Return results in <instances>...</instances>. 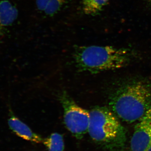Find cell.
Returning <instances> with one entry per match:
<instances>
[{"label": "cell", "instance_id": "6da1fadb", "mask_svg": "<svg viewBox=\"0 0 151 151\" xmlns=\"http://www.w3.org/2000/svg\"><path fill=\"white\" fill-rule=\"evenodd\" d=\"M110 105L122 121L129 123L139 121L151 106V87L142 81L123 85L111 96Z\"/></svg>", "mask_w": 151, "mask_h": 151}, {"label": "cell", "instance_id": "7a4b0ae2", "mask_svg": "<svg viewBox=\"0 0 151 151\" xmlns=\"http://www.w3.org/2000/svg\"><path fill=\"white\" fill-rule=\"evenodd\" d=\"M130 50L111 46L78 47L74 58L79 70L97 73L125 67L134 57Z\"/></svg>", "mask_w": 151, "mask_h": 151}, {"label": "cell", "instance_id": "3957f363", "mask_svg": "<svg viewBox=\"0 0 151 151\" xmlns=\"http://www.w3.org/2000/svg\"><path fill=\"white\" fill-rule=\"evenodd\" d=\"M88 132L95 143L108 150L120 151L125 145V128L113 111L106 107L97 106L89 111Z\"/></svg>", "mask_w": 151, "mask_h": 151}, {"label": "cell", "instance_id": "277c9868", "mask_svg": "<svg viewBox=\"0 0 151 151\" xmlns=\"http://www.w3.org/2000/svg\"><path fill=\"white\" fill-rule=\"evenodd\" d=\"M64 110V122L68 131L76 139H81L88 132L89 112L78 106L65 92L60 97Z\"/></svg>", "mask_w": 151, "mask_h": 151}, {"label": "cell", "instance_id": "5b68a950", "mask_svg": "<svg viewBox=\"0 0 151 151\" xmlns=\"http://www.w3.org/2000/svg\"><path fill=\"white\" fill-rule=\"evenodd\" d=\"M137 125L130 142L131 151H147L151 144V106Z\"/></svg>", "mask_w": 151, "mask_h": 151}, {"label": "cell", "instance_id": "8992f818", "mask_svg": "<svg viewBox=\"0 0 151 151\" xmlns=\"http://www.w3.org/2000/svg\"><path fill=\"white\" fill-rule=\"evenodd\" d=\"M10 128L20 137L36 143H42L43 139L30 129L29 127L16 117L12 116L9 120Z\"/></svg>", "mask_w": 151, "mask_h": 151}, {"label": "cell", "instance_id": "52a82bcc", "mask_svg": "<svg viewBox=\"0 0 151 151\" xmlns=\"http://www.w3.org/2000/svg\"><path fill=\"white\" fill-rule=\"evenodd\" d=\"M18 15L17 8L7 0L0 1V30L10 26Z\"/></svg>", "mask_w": 151, "mask_h": 151}, {"label": "cell", "instance_id": "ba28073f", "mask_svg": "<svg viewBox=\"0 0 151 151\" xmlns=\"http://www.w3.org/2000/svg\"><path fill=\"white\" fill-rule=\"evenodd\" d=\"M68 0H36L39 11L48 16H53L60 11Z\"/></svg>", "mask_w": 151, "mask_h": 151}, {"label": "cell", "instance_id": "9c48e42d", "mask_svg": "<svg viewBox=\"0 0 151 151\" xmlns=\"http://www.w3.org/2000/svg\"><path fill=\"white\" fill-rule=\"evenodd\" d=\"M83 12L87 15L94 16L103 10L109 0H80Z\"/></svg>", "mask_w": 151, "mask_h": 151}, {"label": "cell", "instance_id": "30bf717a", "mask_svg": "<svg viewBox=\"0 0 151 151\" xmlns=\"http://www.w3.org/2000/svg\"><path fill=\"white\" fill-rule=\"evenodd\" d=\"M44 145L48 151H63L64 142L62 135L58 133L51 134L48 137L43 139Z\"/></svg>", "mask_w": 151, "mask_h": 151}, {"label": "cell", "instance_id": "8fae6325", "mask_svg": "<svg viewBox=\"0 0 151 151\" xmlns=\"http://www.w3.org/2000/svg\"><path fill=\"white\" fill-rule=\"evenodd\" d=\"M147 151H151V144L150 146V147L149 148V149H148Z\"/></svg>", "mask_w": 151, "mask_h": 151}, {"label": "cell", "instance_id": "7c38bea8", "mask_svg": "<svg viewBox=\"0 0 151 151\" xmlns=\"http://www.w3.org/2000/svg\"><path fill=\"white\" fill-rule=\"evenodd\" d=\"M148 1L149 3H150V4L151 6V0H148Z\"/></svg>", "mask_w": 151, "mask_h": 151}]
</instances>
